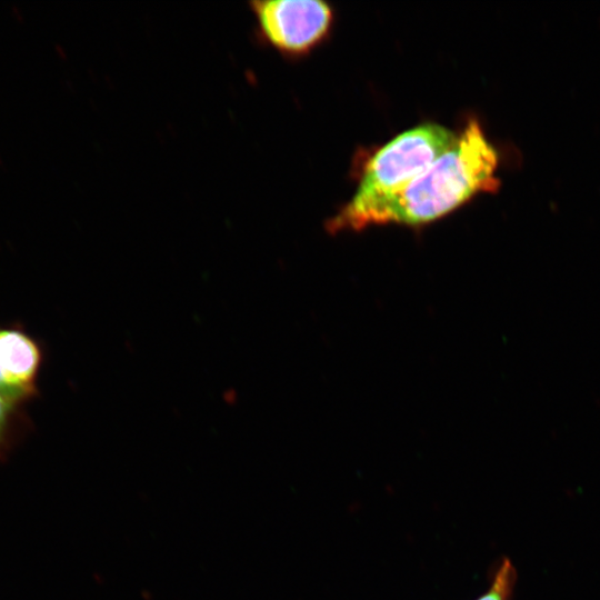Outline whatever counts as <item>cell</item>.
<instances>
[{
	"label": "cell",
	"instance_id": "cell-1",
	"mask_svg": "<svg viewBox=\"0 0 600 600\" xmlns=\"http://www.w3.org/2000/svg\"><path fill=\"white\" fill-rule=\"evenodd\" d=\"M499 156L479 122L470 120L453 147L438 157L370 218L373 224L421 226L442 218L480 192H494Z\"/></svg>",
	"mask_w": 600,
	"mask_h": 600
},
{
	"label": "cell",
	"instance_id": "cell-2",
	"mask_svg": "<svg viewBox=\"0 0 600 600\" xmlns=\"http://www.w3.org/2000/svg\"><path fill=\"white\" fill-rule=\"evenodd\" d=\"M459 138L438 123L411 128L381 147L368 161L352 199L328 222L331 232L361 230L371 216L420 176Z\"/></svg>",
	"mask_w": 600,
	"mask_h": 600
},
{
	"label": "cell",
	"instance_id": "cell-3",
	"mask_svg": "<svg viewBox=\"0 0 600 600\" xmlns=\"http://www.w3.org/2000/svg\"><path fill=\"white\" fill-rule=\"evenodd\" d=\"M254 19V36L281 54L309 51L328 32L331 8L319 0H254L248 2Z\"/></svg>",
	"mask_w": 600,
	"mask_h": 600
},
{
	"label": "cell",
	"instance_id": "cell-4",
	"mask_svg": "<svg viewBox=\"0 0 600 600\" xmlns=\"http://www.w3.org/2000/svg\"><path fill=\"white\" fill-rule=\"evenodd\" d=\"M41 361L37 343L17 329H0V383L11 403L36 392L34 379Z\"/></svg>",
	"mask_w": 600,
	"mask_h": 600
},
{
	"label": "cell",
	"instance_id": "cell-5",
	"mask_svg": "<svg viewBox=\"0 0 600 600\" xmlns=\"http://www.w3.org/2000/svg\"><path fill=\"white\" fill-rule=\"evenodd\" d=\"M517 580L513 562L503 556L490 572L487 590L474 600H512Z\"/></svg>",
	"mask_w": 600,
	"mask_h": 600
},
{
	"label": "cell",
	"instance_id": "cell-6",
	"mask_svg": "<svg viewBox=\"0 0 600 600\" xmlns=\"http://www.w3.org/2000/svg\"><path fill=\"white\" fill-rule=\"evenodd\" d=\"M12 407L13 403L0 396V451H2L6 444Z\"/></svg>",
	"mask_w": 600,
	"mask_h": 600
}]
</instances>
